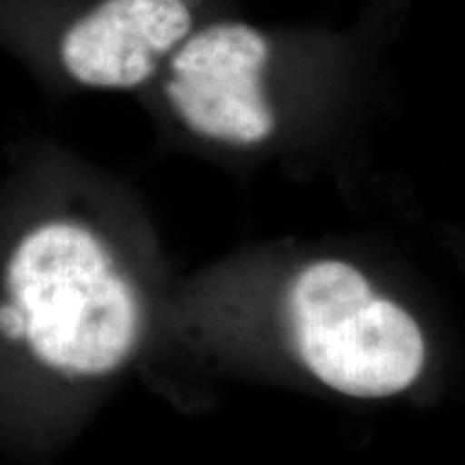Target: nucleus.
Returning <instances> with one entry per match:
<instances>
[{
	"instance_id": "1",
	"label": "nucleus",
	"mask_w": 465,
	"mask_h": 465,
	"mask_svg": "<svg viewBox=\"0 0 465 465\" xmlns=\"http://www.w3.org/2000/svg\"><path fill=\"white\" fill-rule=\"evenodd\" d=\"M0 330L72 377L121 369L141 339V304L95 232L54 220L28 231L5 267Z\"/></svg>"
},
{
	"instance_id": "2",
	"label": "nucleus",
	"mask_w": 465,
	"mask_h": 465,
	"mask_svg": "<svg viewBox=\"0 0 465 465\" xmlns=\"http://www.w3.org/2000/svg\"><path fill=\"white\" fill-rule=\"evenodd\" d=\"M284 317L302 366L342 397L391 399L422 375L420 325L347 261L302 267L287 287Z\"/></svg>"
},
{
	"instance_id": "3",
	"label": "nucleus",
	"mask_w": 465,
	"mask_h": 465,
	"mask_svg": "<svg viewBox=\"0 0 465 465\" xmlns=\"http://www.w3.org/2000/svg\"><path fill=\"white\" fill-rule=\"evenodd\" d=\"M267 58L270 45L252 26H209L173 56L168 102L192 132L209 141L263 143L276 125L263 91Z\"/></svg>"
},
{
	"instance_id": "4",
	"label": "nucleus",
	"mask_w": 465,
	"mask_h": 465,
	"mask_svg": "<svg viewBox=\"0 0 465 465\" xmlns=\"http://www.w3.org/2000/svg\"><path fill=\"white\" fill-rule=\"evenodd\" d=\"M183 0H104L61 42V61L75 83L93 89H134L190 33Z\"/></svg>"
}]
</instances>
